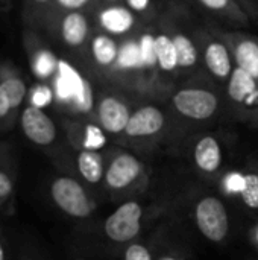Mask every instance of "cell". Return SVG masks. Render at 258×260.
Listing matches in <instances>:
<instances>
[{
	"mask_svg": "<svg viewBox=\"0 0 258 260\" xmlns=\"http://www.w3.org/2000/svg\"><path fill=\"white\" fill-rule=\"evenodd\" d=\"M243 180L245 177L243 175H239V174H231L227 177L225 180V187L228 190H233L236 193H240L242 192V187H243Z\"/></svg>",
	"mask_w": 258,
	"mask_h": 260,
	"instance_id": "cell-32",
	"label": "cell"
},
{
	"mask_svg": "<svg viewBox=\"0 0 258 260\" xmlns=\"http://www.w3.org/2000/svg\"><path fill=\"white\" fill-rule=\"evenodd\" d=\"M120 40L94 27L82 67L99 84L106 85L119 58Z\"/></svg>",
	"mask_w": 258,
	"mask_h": 260,
	"instance_id": "cell-12",
	"label": "cell"
},
{
	"mask_svg": "<svg viewBox=\"0 0 258 260\" xmlns=\"http://www.w3.org/2000/svg\"><path fill=\"white\" fill-rule=\"evenodd\" d=\"M192 12L204 15L211 24L225 29H243L251 24L249 15L236 0H181Z\"/></svg>",
	"mask_w": 258,
	"mask_h": 260,
	"instance_id": "cell-16",
	"label": "cell"
},
{
	"mask_svg": "<svg viewBox=\"0 0 258 260\" xmlns=\"http://www.w3.org/2000/svg\"><path fill=\"white\" fill-rule=\"evenodd\" d=\"M193 216L199 233L207 241L213 244H222L228 238L231 229L230 215L225 203L219 197H202L195 204Z\"/></svg>",
	"mask_w": 258,
	"mask_h": 260,
	"instance_id": "cell-15",
	"label": "cell"
},
{
	"mask_svg": "<svg viewBox=\"0 0 258 260\" xmlns=\"http://www.w3.org/2000/svg\"><path fill=\"white\" fill-rule=\"evenodd\" d=\"M55 107L68 117L93 119L99 84L76 61L62 56L53 79Z\"/></svg>",
	"mask_w": 258,
	"mask_h": 260,
	"instance_id": "cell-1",
	"label": "cell"
},
{
	"mask_svg": "<svg viewBox=\"0 0 258 260\" xmlns=\"http://www.w3.org/2000/svg\"><path fill=\"white\" fill-rule=\"evenodd\" d=\"M220 34L231 49L234 66L258 81V35L243 29L225 27H220Z\"/></svg>",
	"mask_w": 258,
	"mask_h": 260,
	"instance_id": "cell-20",
	"label": "cell"
},
{
	"mask_svg": "<svg viewBox=\"0 0 258 260\" xmlns=\"http://www.w3.org/2000/svg\"><path fill=\"white\" fill-rule=\"evenodd\" d=\"M99 3H103V5H111V3H123V0H99Z\"/></svg>",
	"mask_w": 258,
	"mask_h": 260,
	"instance_id": "cell-38",
	"label": "cell"
},
{
	"mask_svg": "<svg viewBox=\"0 0 258 260\" xmlns=\"http://www.w3.org/2000/svg\"><path fill=\"white\" fill-rule=\"evenodd\" d=\"M251 20H258V0H236Z\"/></svg>",
	"mask_w": 258,
	"mask_h": 260,
	"instance_id": "cell-33",
	"label": "cell"
},
{
	"mask_svg": "<svg viewBox=\"0 0 258 260\" xmlns=\"http://www.w3.org/2000/svg\"><path fill=\"white\" fill-rule=\"evenodd\" d=\"M141 172L143 165L134 154L119 152L109 160L103 181L109 190H125L140 178Z\"/></svg>",
	"mask_w": 258,
	"mask_h": 260,
	"instance_id": "cell-21",
	"label": "cell"
},
{
	"mask_svg": "<svg viewBox=\"0 0 258 260\" xmlns=\"http://www.w3.org/2000/svg\"><path fill=\"white\" fill-rule=\"evenodd\" d=\"M224 107L243 122H258V81L236 67L224 88Z\"/></svg>",
	"mask_w": 258,
	"mask_h": 260,
	"instance_id": "cell-9",
	"label": "cell"
},
{
	"mask_svg": "<svg viewBox=\"0 0 258 260\" xmlns=\"http://www.w3.org/2000/svg\"><path fill=\"white\" fill-rule=\"evenodd\" d=\"M27 84L11 62H0V134L18 122L27 99Z\"/></svg>",
	"mask_w": 258,
	"mask_h": 260,
	"instance_id": "cell-8",
	"label": "cell"
},
{
	"mask_svg": "<svg viewBox=\"0 0 258 260\" xmlns=\"http://www.w3.org/2000/svg\"><path fill=\"white\" fill-rule=\"evenodd\" d=\"M17 184V166L9 148L0 146V207L12 201Z\"/></svg>",
	"mask_w": 258,
	"mask_h": 260,
	"instance_id": "cell-26",
	"label": "cell"
},
{
	"mask_svg": "<svg viewBox=\"0 0 258 260\" xmlns=\"http://www.w3.org/2000/svg\"><path fill=\"white\" fill-rule=\"evenodd\" d=\"M93 32L94 21L91 12H53L43 35L53 44L59 55L82 66Z\"/></svg>",
	"mask_w": 258,
	"mask_h": 260,
	"instance_id": "cell-4",
	"label": "cell"
},
{
	"mask_svg": "<svg viewBox=\"0 0 258 260\" xmlns=\"http://www.w3.org/2000/svg\"><path fill=\"white\" fill-rule=\"evenodd\" d=\"M166 125H167L166 111L157 104L144 102L132 110V114L129 117L123 136L132 140H146L161 134Z\"/></svg>",
	"mask_w": 258,
	"mask_h": 260,
	"instance_id": "cell-19",
	"label": "cell"
},
{
	"mask_svg": "<svg viewBox=\"0 0 258 260\" xmlns=\"http://www.w3.org/2000/svg\"><path fill=\"white\" fill-rule=\"evenodd\" d=\"M137 41H138V49H140V56H141L149 98H155L157 96V78H158L157 52H155V24L154 23L144 24L137 34Z\"/></svg>",
	"mask_w": 258,
	"mask_h": 260,
	"instance_id": "cell-23",
	"label": "cell"
},
{
	"mask_svg": "<svg viewBox=\"0 0 258 260\" xmlns=\"http://www.w3.org/2000/svg\"><path fill=\"white\" fill-rule=\"evenodd\" d=\"M106 85L129 96L149 98L137 35L120 41L119 58Z\"/></svg>",
	"mask_w": 258,
	"mask_h": 260,
	"instance_id": "cell-6",
	"label": "cell"
},
{
	"mask_svg": "<svg viewBox=\"0 0 258 260\" xmlns=\"http://www.w3.org/2000/svg\"><path fill=\"white\" fill-rule=\"evenodd\" d=\"M167 99L173 114L193 123L211 122L225 108L224 90L205 75L178 84Z\"/></svg>",
	"mask_w": 258,
	"mask_h": 260,
	"instance_id": "cell-3",
	"label": "cell"
},
{
	"mask_svg": "<svg viewBox=\"0 0 258 260\" xmlns=\"http://www.w3.org/2000/svg\"><path fill=\"white\" fill-rule=\"evenodd\" d=\"M94 27L117 38L126 40L140 32V29L148 24L134 11H131L125 3H99L91 12Z\"/></svg>",
	"mask_w": 258,
	"mask_h": 260,
	"instance_id": "cell-14",
	"label": "cell"
},
{
	"mask_svg": "<svg viewBox=\"0 0 258 260\" xmlns=\"http://www.w3.org/2000/svg\"><path fill=\"white\" fill-rule=\"evenodd\" d=\"M160 17L169 29L176 50L181 82L204 75L196 35L198 23L193 18L192 9L181 0H166Z\"/></svg>",
	"mask_w": 258,
	"mask_h": 260,
	"instance_id": "cell-2",
	"label": "cell"
},
{
	"mask_svg": "<svg viewBox=\"0 0 258 260\" xmlns=\"http://www.w3.org/2000/svg\"><path fill=\"white\" fill-rule=\"evenodd\" d=\"M12 8V0H0V12H8Z\"/></svg>",
	"mask_w": 258,
	"mask_h": 260,
	"instance_id": "cell-36",
	"label": "cell"
},
{
	"mask_svg": "<svg viewBox=\"0 0 258 260\" xmlns=\"http://www.w3.org/2000/svg\"><path fill=\"white\" fill-rule=\"evenodd\" d=\"M155 52H157V96L160 98H169L172 90L181 82L179 72H178V58L176 50L170 37V32L163 21L161 17H158L155 21Z\"/></svg>",
	"mask_w": 258,
	"mask_h": 260,
	"instance_id": "cell-11",
	"label": "cell"
},
{
	"mask_svg": "<svg viewBox=\"0 0 258 260\" xmlns=\"http://www.w3.org/2000/svg\"><path fill=\"white\" fill-rule=\"evenodd\" d=\"M155 260H189L186 257H179V256H175V254H161L158 256Z\"/></svg>",
	"mask_w": 258,
	"mask_h": 260,
	"instance_id": "cell-37",
	"label": "cell"
},
{
	"mask_svg": "<svg viewBox=\"0 0 258 260\" xmlns=\"http://www.w3.org/2000/svg\"><path fill=\"white\" fill-rule=\"evenodd\" d=\"M192 157L199 172L216 175L224 165V151L219 139L213 134L201 136L192 148Z\"/></svg>",
	"mask_w": 258,
	"mask_h": 260,
	"instance_id": "cell-22",
	"label": "cell"
},
{
	"mask_svg": "<svg viewBox=\"0 0 258 260\" xmlns=\"http://www.w3.org/2000/svg\"><path fill=\"white\" fill-rule=\"evenodd\" d=\"M123 260H155L151 250L138 242H132L126 247Z\"/></svg>",
	"mask_w": 258,
	"mask_h": 260,
	"instance_id": "cell-31",
	"label": "cell"
},
{
	"mask_svg": "<svg viewBox=\"0 0 258 260\" xmlns=\"http://www.w3.org/2000/svg\"><path fill=\"white\" fill-rule=\"evenodd\" d=\"M23 46L33 78L38 82H50L59 67V52L41 32L32 29L23 30Z\"/></svg>",
	"mask_w": 258,
	"mask_h": 260,
	"instance_id": "cell-13",
	"label": "cell"
},
{
	"mask_svg": "<svg viewBox=\"0 0 258 260\" xmlns=\"http://www.w3.org/2000/svg\"><path fill=\"white\" fill-rule=\"evenodd\" d=\"M20 2H21L20 15H21L23 27L43 34L53 12V0H20Z\"/></svg>",
	"mask_w": 258,
	"mask_h": 260,
	"instance_id": "cell-25",
	"label": "cell"
},
{
	"mask_svg": "<svg viewBox=\"0 0 258 260\" xmlns=\"http://www.w3.org/2000/svg\"><path fill=\"white\" fill-rule=\"evenodd\" d=\"M164 2L166 0H123V3L144 23H154L160 17Z\"/></svg>",
	"mask_w": 258,
	"mask_h": 260,
	"instance_id": "cell-28",
	"label": "cell"
},
{
	"mask_svg": "<svg viewBox=\"0 0 258 260\" xmlns=\"http://www.w3.org/2000/svg\"><path fill=\"white\" fill-rule=\"evenodd\" d=\"M131 98L117 88L99 85L93 120L109 136L123 134L134 110Z\"/></svg>",
	"mask_w": 258,
	"mask_h": 260,
	"instance_id": "cell-7",
	"label": "cell"
},
{
	"mask_svg": "<svg viewBox=\"0 0 258 260\" xmlns=\"http://www.w3.org/2000/svg\"><path fill=\"white\" fill-rule=\"evenodd\" d=\"M97 5L99 0H53V12H93Z\"/></svg>",
	"mask_w": 258,
	"mask_h": 260,
	"instance_id": "cell-30",
	"label": "cell"
},
{
	"mask_svg": "<svg viewBox=\"0 0 258 260\" xmlns=\"http://www.w3.org/2000/svg\"><path fill=\"white\" fill-rule=\"evenodd\" d=\"M204 75L222 90L225 88L236 66L231 49L220 34V27L208 21L198 23L196 29Z\"/></svg>",
	"mask_w": 258,
	"mask_h": 260,
	"instance_id": "cell-5",
	"label": "cell"
},
{
	"mask_svg": "<svg viewBox=\"0 0 258 260\" xmlns=\"http://www.w3.org/2000/svg\"><path fill=\"white\" fill-rule=\"evenodd\" d=\"M243 187L240 195V200L243 206L251 210V212H258V174L255 172H248L243 175Z\"/></svg>",
	"mask_w": 258,
	"mask_h": 260,
	"instance_id": "cell-29",
	"label": "cell"
},
{
	"mask_svg": "<svg viewBox=\"0 0 258 260\" xmlns=\"http://www.w3.org/2000/svg\"><path fill=\"white\" fill-rule=\"evenodd\" d=\"M27 105L46 110L52 105H55V93L50 82H35L27 90Z\"/></svg>",
	"mask_w": 258,
	"mask_h": 260,
	"instance_id": "cell-27",
	"label": "cell"
},
{
	"mask_svg": "<svg viewBox=\"0 0 258 260\" xmlns=\"http://www.w3.org/2000/svg\"><path fill=\"white\" fill-rule=\"evenodd\" d=\"M0 260H12L9 254V244L8 239L3 233V230L0 229Z\"/></svg>",
	"mask_w": 258,
	"mask_h": 260,
	"instance_id": "cell-35",
	"label": "cell"
},
{
	"mask_svg": "<svg viewBox=\"0 0 258 260\" xmlns=\"http://www.w3.org/2000/svg\"><path fill=\"white\" fill-rule=\"evenodd\" d=\"M18 125L21 128L23 136L36 148L47 149L58 142V125L46 113V110L26 104L24 108L21 110Z\"/></svg>",
	"mask_w": 258,
	"mask_h": 260,
	"instance_id": "cell-18",
	"label": "cell"
},
{
	"mask_svg": "<svg viewBox=\"0 0 258 260\" xmlns=\"http://www.w3.org/2000/svg\"><path fill=\"white\" fill-rule=\"evenodd\" d=\"M12 260H44V257L41 254H38L35 250H30V248H23V250H18L14 256Z\"/></svg>",
	"mask_w": 258,
	"mask_h": 260,
	"instance_id": "cell-34",
	"label": "cell"
},
{
	"mask_svg": "<svg viewBox=\"0 0 258 260\" xmlns=\"http://www.w3.org/2000/svg\"><path fill=\"white\" fill-rule=\"evenodd\" d=\"M52 203L73 219H87L93 213V201L84 184L67 174H59L49 184Z\"/></svg>",
	"mask_w": 258,
	"mask_h": 260,
	"instance_id": "cell-10",
	"label": "cell"
},
{
	"mask_svg": "<svg viewBox=\"0 0 258 260\" xmlns=\"http://www.w3.org/2000/svg\"><path fill=\"white\" fill-rule=\"evenodd\" d=\"M144 210L137 201L120 204L103 222L105 236L116 244H128L134 241L141 230Z\"/></svg>",
	"mask_w": 258,
	"mask_h": 260,
	"instance_id": "cell-17",
	"label": "cell"
},
{
	"mask_svg": "<svg viewBox=\"0 0 258 260\" xmlns=\"http://www.w3.org/2000/svg\"><path fill=\"white\" fill-rule=\"evenodd\" d=\"M76 171L79 177L90 186H97L105 178L103 155L94 149H79L76 154Z\"/></svg>",
	"mask_w": 258,
	"mask_h": 260,
	"instance_id": "cell-24",
	"label": "cell"
}]
</instances>
